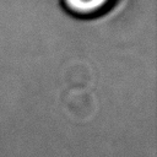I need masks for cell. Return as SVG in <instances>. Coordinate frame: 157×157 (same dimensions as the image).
<instances>
[{
    "instance_id": "cell-1",
    "label": "cell",
    "mask_w": 157,
    "mask_h": 157,
    "mask_svg": "<svg viewBox=\"0 0 157 157\" xmlns=\"http://www.w3.org/2000/svg\"><path fill=\"white\" fill-rule=\"evenodd\" d=\"M109 0H64L65 6L80 15H88L97 12L98 10H102Z\"/></svg>"
}]
</instances>
